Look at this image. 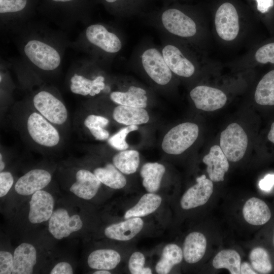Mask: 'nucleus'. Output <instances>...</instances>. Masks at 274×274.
<instances>
[{
	"instance_id": "obj_44",
	"label": "nucleus",
	"mask_w": 274,
	"mask_h": 274,
	"mask_svg": "<svg viewBox=\"0 0 274 274\" xmlns=\"http://www.w3.org/2000/svg\"><path fill=\"white\" fill-rule=\"evenodd\" d=\"M257 10L261 13H265L269 11L273 6V0H256Z\"/></svg>"
},
{
	"instance_id": "obj_28",
	"label": "nucleus",
	"mask_w": 274,
	"mask_h": 274,
	"mask_svg": "<svg viewBox=\"0 0 274 274\" xmlns=\"http://www.w3.org/2000/svg\"><path fill=\"white\" fill-rule=\"evenodd\" d=\"M183 257V251L180 247L174 244L167 245L155 266L156 271L159 274L168 273L175 265L182 261Z\"/></svg>"
},
{
	"instance_id": "obj_30",
	"label": "nucleus",
	"mask_w": 274,
	"mask_h": 274,
	"mask_svg": "<svg viewBox=\"0 0 274 274\" xmlns=\"http://www.w3.org/2000/svg\"><path fill=\"white\" fill-rule=\"evenodd\" d=\"M254 98L259 105H274V70L266 73L259 82Z\"/></svg>"
},
{
	"instance_id": "obj_10",
	"label": "nucleus",
	"mask_w": 274,
	"mask_h": 274,
	"mask_svg": "<svg viewBox=\"0 0 274 274\" xmlns=\"http://www.w3.org/2000/svg\"><path fill=\"white\" fill-rule=\"evenodd\" d=\"M190 96L197 109L208 112L222 108L227 101V96L222 91L206 85L193 88Z\"/></svg>"
},
{
	"instance_id": "obj_5",
	"label": "nucleus",
	"mask_w": 274,
	"mask_h": 274,
	"mask_svg": "<svg viewBox=\"0 0 274 274\" xmlns=\"http://www.w3.org/2000/svg\"><path fill=\"white\" fill-rule=\"evenodd\" d=\"M215 24L217 34L223 40L231 41L236 38L239 29L238 15L232 4L226 2L218 8Z\"/></svg>"
},
{
	"instance_id": "obj_34",
	"label": "nucleus",
	"mask_w": 274,
	"mask_h": 274,
	"mask_svg": "<svg viewBox=\"0 0 274 274\" xmlns=\"http://www.w3.org/2000/svg\"><path fill=\"white\" fill-rule=\"evenodd\" d=\"M138 129V127L137 125H128L122 128L118 132L109 138L108 143L112 147L116 150H125L129 147L125 140L127 134L130 132Z\"/></svg>"
},
{
	"instance_id": "obj_42",
	"label": "nucleus",
	"mask_w": 274,
	"mask_h": 274,
	"mask_svg": "<svg viewBox=\"0 0 274 274\" xmlns=\"http://www.w3.org/2000/svg\"><path fill=\"white\" fill-rule=\"evenodd\" d=\"M274 186V174H267L259 182L260 189L265 191H270Z\"/></svg>"
},
{
	"instance_id": "obj_2",
	"label": "nucleus",
	"mask_w": 274,
	"mask_h": 274,
	"mask_svg": "<svg viewBox=\"0 0 274 274\" xmlns=\"http://www.w3.org/2000/svg\"><path fill=\"white\" fill-rule=\"evenodd\" d=\"M248 144L247 135L237 123L229 124L220 134V147L229 161L235 162L242 159Z\"/></svg>"
},
{
	"instance_id": "obj_33",
	"label": "nucleus",
	"mask_w": 274,
	"mask_h": 274,
	"mask_svg": "<svg viewBox=\"0 0 274 274\" xmlns=\"http://www.w3.org/2000/svg\"><path fill=\"white\" fill-rule=\"evenodd\" d=\"M249 259L253 269L260 273H268L272 270V266L268 252L263 248L253 249L249 255Z\"/></svg>"
},
{
	"instance_id": "obj_45",
	"label": "nucleus",
	"mask_w": 274,
	"mask_h": 274,
	"mask_svg": "<svg viewBox=\"0 0 274 274\" xmlns=\"http://www.w3.org/2000/svg\"><path fill=\"white\" fill-rule=\"evenodd\" d=\"M240 273L242 274L257 273V272H255L251 264L247 262H244L241 264Z\"/></svg>"
},
{
	"instance_id": "obj_11",
	"label": "nucleus",
	"mask_w": 274,
	"mask_h": 274,
	"mask_svg": "<svg viewBox=\"0 0 274 274\" xmlns=\"http://www.w3.org/2000/svg\"><path fill=\"white\" fill-rule=\"evenodd\" d=\"M85 33L91 44L107 53H116L121 49L122 44L120 39L102 25H91L87 28Z\"/></svg>"
},
{
	"instance_id": "obj_32",
	"label": "nucleus",
	"mask_w": 274,
	"mask_h": 274,
	"mask_svg": "<svg viewBox=\"0 0 274 274\" xmlns=\"http://www.w3.org/2000/svg\"><path fill=\"white\" fill-rule=\"evenodd\" d=\"M113 163L122 173L126 175L133 174L139 165V153L133 150L121 151L113 157Z\"/></svg>"
},
{
	"instance_id": "obj_39",
	"label": "nucleus",
	"mask_w": 274,
	"mask_h": 274,
	"mask_svg": "<svg viewBox=\"0 0 274 274\" xmlns=\"http://www.w3.org/2000/svg\"><path fill=\"white\" fill-rule=\"evenodd\" d=\"M109 120L102 116L95 115L88 116L84 120V125L89 129L104 128L109 124Z\"/></svg>"
},
{
	"instance_id": "obj_49",
	"label": "nucleus",
	"mask_w": 274,
	"mask_h": 274,
	"mask_svg": "<svg viewBox=\"0 0 274 274\" xmlns=\"http://www.w3.org/2000/svg\"><path fill=\"white\" fill-rule=\"evenodd\" d=\"M55 2H69L72 0H52Z\"/></svg>"
},
{
	"instance_id": "obj_17",
	"label": "nucleus",
	"mask_w": 274,
	"mask_h": 274,
	"mask_svg": "<svg viewBox=\"0 0 274 274\" xmlns=\"http://www.w3.org/2000/svg\"><path fill=\"white\" fill-rule=\"evenodd\" d=\"M76 182L70 187V190L78 197L90 199L97 193L101 182L94 174L86 169H80L76 175Z\"/></svg>"
},
{
	"instance_id": "obj_1",
	"label": "nucleus",
	"mask_w": 274,
	"mask_h": 274,
	"mask_svg": "<svg viewBox=\"0 0 274 274\" xmlns=\"http://www.w3.org/2000/svg\"><path fill=\"white\" fill-rule=\"evenodd\" d=\"M198 133V126L195 123L185 122L177 125L164 135L162 148L167 154H180L195 142Z\"/></svg>"
},
{
	"instance_id": "obj_43",
	"label": "nucleus",
	"mask_w": 274,
	"mask_h": 274,
	"mask_svg": "<svg viewBox=\"0 0 274 274\" xmlns=\"http://www.w3.org/2000/svg\"><path fill=\"white\" fill-rule=\"evenodd\" d=\"M89 130L97 140L104 141L108 139L109 137V131L104 128H92Z\"/></svg>"
},
{
	"instance_id": "obj_46",
	"label": "nucleus",
	"mask_w": 274,
	"mask_h": 274,
	"mask_svg": "<svg viewBox=\"0 0 274 274\" xmlns=\"http://www.w3.org/2000/svg\"><path fill=\"white\" fill-rule=\"evenodd\" d=\"M267 138L269 141L274 144V122L271 125L270 130L267 134Z\"/></svg>"
},
{
	"instance_id": "obj_6",
	"label": "nucleus",
	"mask_w": 274,
	"mask_h": 274,
	"mask_svg": "<svg viewBox=\"0 0 274 274\" xmlns=\"http://www.w3.org/2000/svg\"><path fill=\"white\" fill-rule=\"evenodd\" d=\"M33 102L36 109L50 122L62 124L66 121L67 112L65 106L50 93L40 91L35 95Z\"/></svg>"
},
{
	"instance_id": "obj_24",
	"label": "nucleus",
	"mask_w": 274,
	"mask_h": 274,
	"mask_svg": "<svg viewBox=\"0 0 274 274\" xmlns=\"http://www.w3.org/2000/svg\"><path fill=\"white\" fill-rule=\"evenodd\" d=\"M115 121L126 125L146 123L149 120L148 112L144 108L119 105L113 111Z\"/></svg>"
},
{
	"instance_id": "obj_21",
	"label": "nucleus",
	"mask_w": 274,
	"mask_h": 274,
	"mask_svg": "<svg viewBox=\"0 0 274 274\" xmlns=\"http://www.w3.org/2000/svg\"><path fill=\"white\" fill-rule=\"evenodd\" d=\"M207 248L204 235L198 232L189 233L183 244V254L185 260L189 263L199 261L204 256Z\"/></svg>"
},
{
	"instance_id": "obj_48",
	"label": "nucleus",
	"mask_w": 274,
	"mask_h": 274,
	"mask_svg": "<svg viewBox=\"0 0 274 274\" xmlns=\"http://www.w3.org/2000/svg\"><path fill=\"white\" fill-rule=\"evenodd\" d=\"M2 155L0 154V170L2 172L5 167V164L2 160Z\"/></svg>"
},
{
	"instance_id": "obj_3",
	"label": "nucleus",
	"mask_w": 274,
	"mask_h": 274,
	"mask_svg": "<svg viewBox=\"0 0 274 274\" xmlns=\"http://www.w3.org/2000/svg\"><path fill=\"white\" fill-rule=\"evenodd\" d=\"M24 51L31 62L43 70H54L60 63L61 58L57 51L42 41H28L24 46Z\"/></svg>"
},
{
	"instance_id": "obj_36",
	"label": "nucleus",
	"mask_w": 274,
	"mask_h": 274,
	"mask_svg": "<svg viewBox=\"0 0 274 274\" xmlns=\"http://www.w3.org/2000/svg\"><path fill=\"white\" fill-rule=\"evenodd\" d=\"M255 58L260 63H274V43H268L260 47L255 53Z\"/></svg>"
},
{
	"instance_id": "obj_31",
	"label": "nucleus",
	"mask_w": 274,
	"mask_h": 274,
	"mask_svg": "<svg viewBox=\"0 0 274 274\" xmlns=\"http://www.w3.org/2000/svg\"><path fill=\"white\" fill-rule=\"evenodd\" d=\"M241 262L240 255L236 251L223 250L214 258L213 265L216 269H227L231 274H239Z\"/></svg>"
},
{
	"instance_id": "obj_47",
	"label": "nucleus",
	"mask_w": 274,
	"mask_h": 274,
	"mask_svg": "<svg viewBox=\"0 0 274 274\" xmlns=\"http://www.w3.org/2000/svg\"><path fill=\"white\" fill-rule=\"evenodd\" d=\"M93 273L94 274H111V272L108 271L107 270L101 269V270H97L95 271L94 272H93Z\"/></svg>"
},
{
	"instance_id": "obj_13",
	"label": "nucleus",
	"mask_w": 274,
	"mask_h": 274,
	"mask_svg": "<svg viewBox=\"0 0 274 274\" xmlns=\"http://www.w3.org/2000/svg\"><path fill=\"white\" fill-rule=\"evenodd\" d=\"M54 205V198L51 194L41 190L36 191L29 202V221L37 224L49 220L53 212Z\"/></svg>"
},
{
	"instance_id": "obj_20",
	"label": "nucleus",
	"mask_w": 274,
	"mask_h": 274,
	"mask_svg": "<svg viewBox=\"0 0 274 274\" xmlns=\"http://www.w3.org/2000/svg\"><path fill=\"white\" fill-rule=\"evenodd\" d=\"M243 214L245 220L253 225L264 224L271 217L268 206L262 200L256 197H252L246 202Z\"/></svg>"
},
{
	"instance_id": "obj_50",
	"label": "nucleus",
	"mask_w": 274,
	"mask_h": 274,
	"mask_svg": "<svg viewBox=\"0 0 274 274\" xmlns=\"http://www.w3.org/2000/svg\"><path fill=\"white\" fill-rule=\"evenodd\" d=\"M108 3H113L116 2L117 0H106Z\"/></svg>"
},
{
	"instance_id": "obj_12",
	"label": "nucleus",
	"mask_w": 274,
	"mask_h": 274,
	"mask_svg": "<svg viewBox=\"0 0 274 274\" xmlns=\"http://www.w3.org/2000/svg\"><path fill=\"white\" fill-rule=\"evenodd\" d=\"M197 183L189 188L181 199V206L189 210L202 206L208 201L213 191L212 181L206 178L204 175L197 177Z\"/></svg>"
},
{
	"instance_id": "obj_19",
	"label": "nucleus",
	"mask_w": 274,
	"mask_h": 274,
	"mask_svg": "<svg viewBox=\"0 0 274 274\" xmlns=\"http://www.w3.org/2000/svg\"><path fill=\"white\" fill-rule=\"evenodd\" d=\"M36 262L37 252L35 247L30 244L22 243L14 251L12 273H32Z\"/></svg>"
},
{
	"instance_id": "obj_23",
	"label": "nucleus",
	"mask_w": 274,
	"mask_h": 274,
	"mask_svg": "<svg viewBox=\"0 0 274 274\" xmlns=\"http://www.w3.org/2000/svg\"><path fill=\"white\" fill-rule=\"evenodd\" d=\"M104 81L105 78L102 76L90 80L81 75L75 74L71 79L70 89L75 94L93 96L105 88Z\"/></svg>"
},
{
	"instance_id": "obj_15",
	"label": "nucleus",
	"mask_w": 274,
	"mask_h": 274,
	"mask_svg": "<svg viewBox=\"0 0 274 274\" xmlns=\"http://www.w3.org/2000/svg\"><path fill=\"white\" fill-rule=\"evenodd\" d=\"M51 180V176L47 170L32 169L21 177L15 185L16 191L22 195L33 194L47 186Z\"/></svg>"
},
{
	"instance_id": "obj_26",
	"label": "nucleus",
	"mask_w": 274,
	"mask_h": 274,
	"mask_svg": "<svg viewBox=\"0 0 274 274\" xmlns=\"http://www.w3.org/2000/svg\"><path fill=\"white\" fill-rule=\"evenodd\" d=\"M165 172V167L157 162H148L143 165L140 175L143 178V186L148 192L154 193L158 190Z\"/></svg>"
},
{
	"instance_id": "obj_37",
	"label": "nucleus",
	"mask_w": 274,
	"mask_h": 274,
	"mask_svg": "<svg viewBox=\"0 0 274 274\" xmlns=\"http://www.w3.org/2000/svg\"><path fill=\"white\" fill-rule=\"evenodd\" d=\"M27 0H0L1 14L13 13L23 10Z\"/></svg>"
},
{
	"instance_id": "obj_38",
	"label": "nucleus",
	"mask_w": 274,
	"mask_h": 274,
	"mask_svg": "<svg viewBox=\"0 0 274 274\" xmlns=\"http://www.w3.org/2000/svg\"><path fill=\"white\" fill-rule=\"evenodd\" d=\"M13 268V256L9 252H0V273H12Z\"/></svg>"
},
{
	"instance_id": "obj_18",
	"label": "nucleus",
	"mask_w": 274,
	"mask_h": 274,
	"mask_svg": "<svg viewBox=\"0 0 274 274\" xmlns=\"http://www.w3.org/2000/svg\"><path fill=\"white\" fill-rule=\"evenodd\" d=\"M143 225L144 222L140 217H132L108 226L104 233L109 238L125 241L134 237L142 229Z\"/></svg>"
},
{
	"instance_id": "obj_35",
	"label": "nucleus",
	"mask_w": 274,
	"mask_h": 274,
	"mask_svg": "<svg viewBox=\"0 0 274 274\" xmlns=\"http://www.w3.org/2000/svg\"><path fill=\"white\" fill-rule=\"evenodd\" d=\"M145 258L140 252H134L130 256L128 262V268L132 274H151L152 270L149 267H144Z\"/></svg>"
},
{
	"instance_id": "obj_22",
	"label": "nucleus",
	"mask_w": 274,
	"mask_h": 274,
	"mask_svg": "<svg viewBox=\"0 0 274 274\" xmlns=\"http://www.w3.org/2000/svg\"><path fill=\"white\" fill-rule=\"evenodd\" d=\"M146 91L135 86H130L126 91H113L110 98L120 105L145 108L147 106L148 97Z\"/></svg>"
},
{
	"instance_id": "obj_9",
	"label": "nucleus",
	"mask_w": 274,
	"mask_h": 274,
	"mask_svg": "<svg viewBox=\"0 0 274 274\" xmlns=\"http://www.w3.org/2000/svg\"><path fill=\"white\" fill-rule=\"evenodd\" d=\"M82 226L83 222L78 215L70 216L66 210L59 208L53 211L49 219L48 229L55 238L61 239L79 230Z\"/></svg>"
},
{
	"instance_id": "obj_40",
	"label": "nucleus",
	"mask_w": 274,
	"mask_h": 274,
	"mask_svg": "<svg viewBox=\"0 0 274 274\" xmlns=\"http://www.w3.org/2000/svg\"><path fill=\"white\" fill-rule=\"evenodd\" d=\"M14 183L12 174L8 172L0 173V197L6 195L11 188Z\"/></svg>"
},
{
	"instance_id": "obj_14",
	"label": "nucleus",
	"mask_w": 274,
	"mask_h": 274,
	"mask_svg": "<svg viewBox=\"0 0 274 274\" xmlns=\"http://www.w3.org/2000/svg\"><path fill=\"white\" fill-rule=\"evenodd\" d=\"M161 51L172 73L185 78L194 74L195 68L193 63L185 57L177 47L167 44L164 46Z\"/></svg>"
},
{
	"instance_id": "obj_4",
	"label": "nucleus",
	"mask_w": 274,
	"mask_h": 274,
	"mask_svg": "<svg viewBox=\"0 0 274 274\" xmlns=\"http://www.w3.org/2000/svg\"><path fill=\"white\" fill-rule=\"evenodd\" d=\"M141 61L145 72L156 83L165 85L171 80L172 72L158 49H146L141 54Z\"/></svg>"
},
{
	"instance_id": "obj_16",
	"label": "nucleus",
	"mask_w": 274,
	"mask_h": 274,
	"mask_svg": "<svg viewBox=\"0 0 274 274\" xmlns=\"http://www.w3.org/2000/svg\"><path fill=\"white\" fill-rule=\"evenodd\" d=\"M202 161L207 165V172L211 181L216 182L224 181V175L229 168V163L220 146L211 147Z\"/></svg>"
},
{
	"instance_id": "obj_7",
	"label": "nucleus",
	"mask_w": 274,
	"mask_h": 274,
	"mask_svg": "<svg viewBox=\"0 0 274 274\" xmlns=\"http://www.w3.org/2000/svg\"><path fill=\"white\" fill-rule=\"evenodd\" d=\"M27 127L32 139L39 145L51 147L57 145L59 142L57 130L38 113H33L30 115Z\"/></svg>"
},
{
	"instance_id": "obj_27",
	"label": "nucleus",
	"mask_w": 274,
	"mask_h": 274,
	"mask_svg": "<svg viewBox=\"0 0 274 274\" xmlns=\"http://www.w3.org/2000/svg\"><path fill=\"white\" fill-rule=\"evenodd\" d=\"M161 201V197L158 195L149 192L145 194L134 206L126 212L124 218L127 219L147 216L158 208Z\"/></svg>"
},
{
	"instance_id": "obj_29",
	"label": "nucleus",
	"mask_w": 274,
	"mask_h": 274,
	"mask_svg": "<svg viewBox=\"0 0 274 274\" xmlns=\"http://www.w3.org/2000/svg\"><path fill=\"white\" fill-rule=\"evenodd\" d=\"M94 174L101 183L111 188L121 189L126 185L125 177L114 164L109 163L104 167L96 168Z\"/></svg>"
},
{
	"instance_id": "obj_8",
	"label": "nucleus",
	"mask_w": 274,
	"mask_h": 274,
	"mask_svg": "<svg viewBox=\"0 0 274 274\" xmlns=\"http://www.w3.org/2000/svg\"><path fill=\"white\" fill-rule=\"evenodd\" d=\"M161 24L169 33L183 38L194 36L197 32L195 22L190 17L176 9H169L161 16Z\"/></svg>"
},
{
	"instance_id": "obj_41",
	"label": "nucleus",
	"mask_w": 274,
	"mask_h": 274,
	"mask_svg": "<svg viewBox=\"0 0 274 274\" xmlns=\"http://www.w3.org/2000/svg\"><path fill=\"white\" fill-rule=\"evenodd\" d=\"M73 268L67 262H61L57 263L51 270V274H72Z\"/></svg>"
},
{
	"instance_id": "obj_25",
	"label": "nucleus",
	"mask_w": 274,
	"mask_h": 274,
	"mask_svg": "<svg viewBox=\"0 0 274 274\" xmlns=\"http://www.w3.org/2000/svg\"><path fill=\"white\" fill-rule=\"evenodd\" d=\"M120 260L121 256L117 251L112 249H99L90 254L87 263L91 268L108 270L115 268Z\"/></svg>"
}]
</instances>
